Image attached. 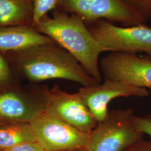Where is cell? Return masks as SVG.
<instances>
[{"label":"cell","mask_w":151,"mask_h":151,"mask_svg":"<svg viewBox=\"0 0 151 151\" xmlns=\"http://www.w3.org/2000/svg\"><path fill=\"white\" fill-rule=\"evenodd\" d=\"M2 53L22 82L38 83L51 79H63L82 86L99 83L72 54L55 42Z\"/></svg>","instance_id":"cell-1"},{"label":"cell","mask_w":151,"mask_h":151,"mask_svg":"<svg viewBox=\"0 0 151 151\" xmlns=\"http://www.w3.org/2000/svg\"><path fill=\"white\" fill-rule=\"evenodd\" d=\"M32 27L68 51L90 75L101 83L99 56L108 49L98 43L80 17L55 9L52 16L45 15Z\"/></svg>","instance_id":"cell-2"},{"label":"cell","mask_w":151,"mask_h":151,"mask_svg":"<svg viewBox=\"0 0 151 151\" xmlns=\"http://www.w3.org/2000/svg\"><path fill=\"white\" fill-rule=\"evenodd\" d=\"M134 114L130 109H114L90 133L88 151H125L143 139L135 127Z\"/></svg>","instance_id":"cell-3"},{"label":"cell","mask_w":151,"mask_h":151,"mask_svg":"<svg viewBox=\"0 0 151 151\" xmlns=\"http://www.w3.org/2000/svg\"><path fill=\"white\" fill-rule=\"evenodd\" d=\"M48 87L38 83L20 84L0 92V126L31 123L45 113Z\"/></svg>","instance_id":"cell-4"},{"label":"cell","mask_w":151,"mask_h":151,"mask_svg":"<svg viewBox=\"0 0 151 151\" xmlns=\"http://www.w3.org/2000/svg\"><path fill=\"white\" fill-rule=\"evenodd\" d=\"M57 9L75 14L85 22L104 19L131 27L146 21L124 0H58Z\"/></svg>","instance_id":"cell-5"},{"label":"cell","mask_w":151,"mask_h":151,"mask_svg":"<svg viewBox=\"0 0 151 151\" xmlns=\"http://www.w3.org/2000/svg\"><path fill=\"white\" fill-rule=\"evenodd\" d=\"M93 37L109 52L151 56V28L141 24L120 27L106 20H100L89 29Z\"/></svg>","instance_id":"cell-6"},{"label":"cell","mask_w":151,"mask_h":151,"mask_svg":"<svg viewBox=\"0 0 151 151\" xmlns=\"http://www.w3.org/2000/svg\"><path fill=\"white\" fill-rule=\"evenodd\" d=\"M37 142L45 151L87 149L90 134L44 113L30 123Z\"/></svg>","instance_id":"cell-7"},{"label":"cell","mask_w":151,"mask_h":151,"mask_svg":"<svg viewBox=\"0 0 151 151\" xmlns=\"http://www.w3.org/2000/svg\"><path fill=\"white\" fill-rule=\"evenodd\" d=\"M47 96V114L89 134L97 126V120L78 92L70 93L55 85L48 88Z\"/></svg>","instance_id":"cell-8"},{"label":"cell","mask_w":151,"mask_h":151,"mask_svg":"<svg viewBox=\"0 0 151 151\" xmlns=\"http://www.w3.org/2000/svg\"><path fill=\"white\" fill-rule=\"evenodd\" d=\"M105 78L151 89V60L135 53L111 52L100 61Z\"/></svg>","instance_id":"cell-9"},{"label":"cell","mask_w":151,"mask_h":151,"mask_svg":"<svg viewBox=\"0 0 151 151\" xmlns=\"http://www.w3.org/2000/svg\"><path fill=\"white\" fill-rule=\"evenodd\" d=\"M90 110L98 123L104 120L109 114L110 102L120 97H147V88L134 86L122 81L105 78L103 83L82 86L77 92Z\"/></svg>","instance_id":"cell-10"},{"label":"cell","mask_w":151,"mask_h":151,"mask_svg":"<svg viewBox=\"0 0 151 151\" xmlns=\"http://www.w3.org/2000/svg\"><path fill=\"white\" fill-rule=\"evenodd\" d=\"M54 42L51 38L38 32L32 26L16 25L0 27V52L2 53Z\"/></svg>","instance_id":"cell-11"},{"label":"cell","mask_w":151,"mask_h":151,"mask_svg":"<svg viewBox=\"0 0 151 151\" xmlns=\"http://www.w3.org/2000/svg\"><path fill=\"white\" fill-rule=\"evenodd\" d=\"M33 16L34 7L31 0H0V27H32Z\"/></svg>","instance_id":"cell-12"},{"label":"cell","mask_w":151,"mask_h":151,"mask_svg":"<svg viewBox=\"0 0 151 151\" xmlns=\"http://www.w3.org/2000/svg\"><path fill=\"white\" fill-rule=\"evenodd\" d=\"M34 142L37 141L30 123H17L0 126V151Z\"/></svg>","instance_id":"cell-13"},{"label":"cell","mask_w":151,"mask_h":151,"mask_svg":"<svg viewBox=\"0 0 151 151\" xmlns=\"http://www.w3.org/2000/svg\"><path fill=\"white\" fill-rule=\"evenodd\" d=\"M22 83L12 70L5 55L0 52V92L10 89Z\"/></svg>","instance_id":"cell-14"},{"label":"cell","mask_w":151,"mask_h":151,"mask_svg":"<svg viewBox=\"0 0 151 151\" xmlns=\"http://www.w3.org/2000/svg\"><path fill=\"white\" fill-rule=\"evenodd\" d=\"M34 7V16L32 27L48 12L57 9L58 0H31Z\"/></svg>","instance_id":"cell-15"},{"label":"cell","mask_w":151,"mask_h":151,"mask_svg":"<svg viewBox=\"0 0 151 151\" xmlns=\"http://www.w3.org/2000/svg\"><path fill=\"white\" fill-rule=\"evenodd\" d=\"M145 20L151 18V0H124Z\"/></svg>","instance_id":"cell-16"},{"label":"cell","mask_w":151,"mask_h":151,"mask_svg":"<svg viewBox=\"0 0 151 151\" xmlns=\"http://www.w3.org/2000/svg\"><path fill=\"white\" fill-rule=\"evenodd\" d=\"M134 123L135 127L143 134L151 137V114L145 116L134 115Z\"/></svg>","instance_id":"cell-17"},{"label":"cell","mask_w":151,"mask_h":151,"mask_svg":"<svg viewBox=\"0 0 151 151\" xmlns=\"http://www.w3.org/2000/svg\"><path fill=\"white\" fill-rule=\"evenodd\" d=\"M0 151H45L38 142H27Z\"/></svg>","instance_id":"cell-18"},{"label":"cell","mask_w":151,"mask_h":151,"mask_svg":"<svg viewBox=\"0 0 151 151\" xmlns=\"http://www.w3.org/2000/svg\"><path fill=\"white\" fill-rule=\"evenodd\" d=\"M125 151H151V140H145L143 139Z\"/></svg>","instance_id":"cell-19"},{"label":"cell","mask_w":151,"mask_h":151,"mask_svg":"<svg viewBox=\"0 0 151 151\" xmlns=\"http://www.w3.org/2000/svg\"><path fill=\"white\" fill-rule=\"evenodd\" d=\"M60 151H88L87 149H79V150H65Z\"/></svg>","instance_id":"cell-20"}]
</instances>
